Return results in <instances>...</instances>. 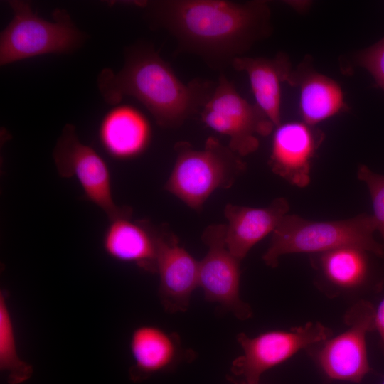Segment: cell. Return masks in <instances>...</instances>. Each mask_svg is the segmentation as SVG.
<instances>
[{"label": "cell", "mask_w": 384, "mask_h": 384, "mask_svg": "<svg viewBox=\"0 0 384 384\" xmlns=\"http://www.w3.org/2000/svg\"><path fill=\"white\" fill-rule=\"evenodd\" d=\"M201 116L208 127L229 137L228 146L241 157L257 149L258 136H267L276 128L256 104L251 105L240 95L223 74Z\"/></svg>", "instance_id": "obj_7"}, {"label": "cell", "mask_w": 384, "mask_h": 384, "mask_svg": "<svg viewBox=\"0 0 384 384\" xmlns=\"http://www.w3.org/2000/svg\"><path fill=\"white\" fill-rule=\"evenodd\" d=\"M359 66L366 69L384 91V38L356 56Z\"/></svg>", "instance_id": "obj_22"}, {"label": "cell", "mask_w": 384, "mask_h": 384, "mask_svg": "<svg viewBox=\"0 0 384 384\" xmlns=\"http://www.w3.org/2000/svg\"><path fill=\"white\" fill-rule=\"evenodd\" d=\"M14 16L0 36V64L50 53H68L78 48L85 36L65 9H55L54 21L39 17L30 3L9 1Z\"/></svg>", "instance_id": "obj_5"}, {"label": "cell", "mask_w": 384, "mask_h": 384, "mask_svg": "<svg viewBox=\"0 0 384 384\" xmlns=\"http://www.w3.org/2000/svg\"><path fill=\"white\" fill-rule=\"evenodd\" d=\"M332 330L319 322H308L289 330H272L255 337L239 333L237 341L242 354L232 362L230 371L247 384H259L262 375L297 353L332 336Z\"/></svg>", "instance_id": "obj_8"}, {"label": "cell", "mask_w": 384, "mask_h": 384, "mask_svg": "<svg viewBox=\"0 0 384 384\" xmlns=\"http://www.w3.org/2000/svg\"><path fill=\"white\" fill-rule=\"evenodd\" d=\"M374 316L372 304L360 300L345 314V331L307 349L328 379L360 383L371 371L366 334L375 330Z\"/></svg>", "instance_id": "obj_6"}, {"label": "cell", "mask_w": 384, "mask_h": 384, "mask_svg": "<svg viewBox=\"0 0 384 384\" xmlns=\"http://www.w3.org/2000/svg\"><path fill=\"white\" fill-rule=\"evenodd\" d=\"M358 178L367 186L373 208V217L384 241V175L372 171L365 165L358 169Z\"/></svg>", "instance_id": "obj_21"}, {"label": "cell", "mask_w": 384, "mask_h": 384, "mask_svg": "<svg viewBox=\"0 0 384 384\" xmlns=\"http://www.w3.org/2000/svg\"><path fill=\"white\" fill-rule=\"evenodd\" d=\"M324 139L323 132L302 122H289L276 127L269 164L272 171L291 184L306 186L312 159Z\"/></svg>", "instance_id": "obj_12"}, {"label": "cell", "mask_w": 384, "mask_h": 384, "mask_svg": "<svg viewBox=\"0 0 384 384\" xmlns=\"http://www.w3.org/2000/svg\"><path fill=\"white\" fill-rule=\"evenodd\" d=\"M375 230L373 215L361 214L341 220L311 221L287 214L272 232L262 260L267 266L275 267L279 257L284 255H315L348 246L361 247L383 257L384 247L375 240Z\"/></svg>", "instance_id": "obj_3"}, {"label": "cell", "mask_w": 384, "mask_h": 384, "mask_svg": "<svg viewBox=\"0 0 384 384\" xmlns=\"http://www.w3.org/2000/svg\"><path fill=\"white\" fill-rule=\"evenodd\" d=\"M242 384H247V383H243Z\"/></svg>", "instance_id": "obj_24"}, {"label": "cell", "mask_w": 384, "mask_h": 384, "mask_svg": "<svg viewBox=\"0 0 384 384\" xmlns=\"http://www.w3.org/2000/svg\"><path fill=\"white\" fill-rule=\"evenodd\" d=\"M53 159L59 175L76 178L85 198L101 208L110 221L132 218V208L117 206L113 199L111 174L106 161L92 147L79 140L72 124L63 128L54 148Z\"/></svg>", "instance_id": "obj_9"}, {"label": "cell", "mask_w": 384, "mask_h": 384, "mask_svg": "<svg viewBox=\"0 0 384 384\" xmlns=\"http://www.w3.org/2000/svg\"><path fill=\"white\" fill-rule=\"evenodd\" d=\"M374 325L375 330L380 336L381 348L384 353V297L377 308H375Z\"/></svg>", "instance_id": "obj_23"}, {"label": "cell", "mask_w": 384, "mask_h": 384, "mask_svg": "<svg viewBox=\"0 0 384 384\" xmlns=\"http://www.w3.org/2000/svg\"><path fill=\"white\" fill-rule=\"evenodd\" d=\"M174 149L176 159L164 189L196 210L215 190L230 188L245 170L241 156L215 137L202 149L183 141Z\"/></svg>", "instance_id": "obj_4"}, {"label": "cell", "mask_w": 384, "mask_h": 384, "mask_svg": "<svg viewBox=\"0 0 384 384\" xmlns=\"http://www.w3.org/2000/svg\"><path fill=\"white\" fill-rule=\"evenodd\" d=\"M97 85L107 103L115 105L125 96L133 97L147 108L159 126L169 129L181 127L201 112L215 86L197 79L185 84L148 46L129 49L117 73L102 70Z\"/></svg>", "instance_id": "obj_2"}, {"label": "cell", "mask_w": 384, "mask_h": 384, "mask_svg": "<svg viewBox=\"0 0 384 384\" xmlns=\"http://www.w3.org/2000/svg\"><path fill=\"white\" fill-rule=\"evenodd\" d=\"M369 253L363 248L348 246L311 255L319 288L329 297L361 292L369 282Z\"/></svg>", "instance_id": "obj_14"}, {"label": "cell", "mask_w": 384, "mask_h": 384, "mask_svg": "<svg viewBox=\"0 0 384 384\" xmlns=\"http://www.w3.org/2000/svg\"><path fill=\"white\" fill-rule=\"evenodd\" d=\"M98 137L111 157L128 160L146 149L151 139V129L141 112L132 107L120 105L105 115L99 127Z\"/></svg>", "instance_id": "obj_19"}, {"label": "cell", "mask_w": 384, "mask_h": 384, "mask_svg": "<svg viewBox=\"0 0 384 384\" xmlns=\"http://www.w3.org/2000/svg\"><path fill=\"white\" fill-rule=\"evenodd\" d=\"M129 350L134 363L129 374L133 382L168 372L183 360L193 358L191 351L185 353L178 334L154 325H142L133 331Z\"/></svg>", "instance_id": "obj_13"}, {"label": "cell", "mask_w": 384, "mask_h": 384, "mask_svg": "<svg viewBox=\"0 0 384 384\" xmlns=\"http://www.w3.org/2000/svg\"><path fill=\"white\" fill-rule=\"evenodd\" d=\"M287 83L298 87L300 114L309 125L315 126L347 109L339 85L314 70L307 59L292 71Z\"/></svg>", "instance_id": "obj_17"}, {"label": "cell", "mask_w": 384, "mask_h": 384, "mask_svg": "<svg viewBox=\"0 0 384 384\" xmlns=\"http://www.w3.org/2000/svg\"><path fill=\"white\" fill-rule=\"evenodd\" d=\"M382 384H384V381L383 382V383H382Z\"/></svg>", "instance_id": "obj_25"}, {"label": "cell", "mask_w": 384, "mask_h": 384, "mask_svg": "<svg viewBox=\"0 0 384 384\" xmlns=\"http://www.w3.org/2000/svg\"><path fill=\"white\" fill-rule=\"evenodd\" d=\"M159 233V227L147 220L120 218L110 221L102 238V247L114 260L156 273Z\"/></svg>", "instance_id": "obj_15"}, {"label": "cell", "mask_w": 384, "mask_h": 384, "mask_svg": "<svg viewBox=\"0 0 384 384\" xmlns=\"http://www.w3.org/2000/svg\"><path fill=\"white\" fill-rule=\"evenodd\" d=\"M0 369L9 384H21L33 375V367L18 353L12 317L4 292L0 294Z\"/></svg>", "instance_id": "obj_20"}, {"label": "cell", "mask_w": 384, "mask_h": 384, "mask_svg": "<svg viewBox=\"0 0 384 384\" xmlns=\"http://www.w3.org/2000/svg\"><path fill=\"white\" fill-rule=\"evenodd\" d=\"M225 224H213L206 228L202 240L208 247L205 257L199 261L198 287L205 299L217 303L237 319L251 317L250 306L240 294V260L228 250L225 243Z\"/></svg>", "instance_id": "obj_10"}, {"label": "cell", "mask_w": 384, "mask_h": 384, "mask_svg": "<svg viewBox=\"0 0 384 384\" xmlns=\"http://www.w3.org/2000/svg\"><path fill=\"white\" fill-rule=\"evenodd\" d=\"M199 261L180 245L177 236L167 226H160L156 273L159 296L169 313L185 312L193 292L198 287Z\"/></svg>", "instance_id": "obj_11"}, {"label": "cell", "mask_w": 384, "mask_h": 384, "mask_svg": "<svg viewBox=\"0 0 384 384\" xmlns=\"http://www.w3.org/2000/svg\"><path fill=\"white\" fill-rule=\"evenodd\" d=\"M231 65L247 75L257 107L275 127L281 124V85L287 82L292 71L287 56L283 53L273 58L242 55L235 58Z\"/></svg>", "instance_id": "obj_18"}, {"label": "cell", "mask_w": 384, "mask_h": 384, "mask_svg": "<svg viewBox=\"0 0 384 384\" xmlns=\"http://www.w3.org/2000/svg\"><path fill=\"white\" fill-rule=\"evenodd\" d=\"M289 203L275 198L269 206L252 208L227 204L225 243L230 252L242 261L252 247L276 229L287 214Z\"/></svg>", "instance_id": "obj_16"}, {"label": "cell", "mask_w": 384, "mask_h": 384, "mask_svg": "<svg viewBox=\"0 0 384 384\" xmlns=\"http://www.w3.org/2000/svg\"><path fill=\"white\" fill-rule=\"evenodd\" d=\"M153 25L167 31L180 50L221 68L242 56L271 31L265 1L158 0L144 1Z\"/></svg>", "instance_id": "obj_1"}]
</instances>
